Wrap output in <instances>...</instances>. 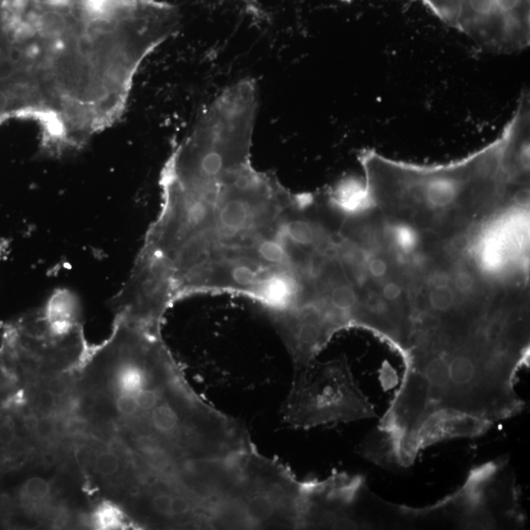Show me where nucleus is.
Masks as SVG:
<instances>
[{"instance_id": "obj_1", "label": "nucleus", "mask_w": 530, "mask_h": 530, "mask_svg": "<svg viewBox=\"0 0 530 530\" xmlns=\"http://www.w3.org/2000/svg\"><path fill=\"white\" fill-rule=\"evenodd\" d=\"M402 359L400 387L359 448L390 468L413 466L439 442L481 436L524 410L515 383L529 364V318L501 310L475 331L417 335Z\"/></svg>"}, {"instance_id": "obj_2", "label": "nucleus", "mask_w": 530, "mask_h": 530, "mask_svg": "<svg viewBox=\"0 0 530 530\" xmlns=\"http://www.w3.org/2000/svg\"><path fill=\"white\" fill-rule=\"evenodd\" d=\"M530 97L524 89L499 137L448 164L398 162L361 152L364 184L381 215L442 243L464 234L495 208L529 193Z\"/></svg>"}, {"instance_id": "obj_3", "label": "nucleus", "mask_w": 530, "mask_h": 530, "mask_svg": "<svg viewBox=\"0 0 530 530\" xmlns=\"http://www.w3.org/2000/svg\"><path fill=\"white\" fill-rule=\"evenodd\" d=\"M451 243L495 293L505 295L527 285L529 193L503 203Z\"/></svg>"}, {"instance_id": "obj_4", "label": "nucleus", "mask_w": 530, "mask_h": 530, "mask_svg": "<svg viewBox=\"0 0 530 530\" xmlns=\"http://www.w3.org/2000/svg\"><path fill=\"white\" fill-rule=\"evenodd\" d=\"M375 408L359 388L346 357L313 361L295 368L282 417L288 427L308 429L376 417Z\"/></svg>"}, {"instance_id": "obj_5", "label": "nucleus", "mask_w": 530, "mask_h": 530, "mask_svg": "<svg viewBox=\"0 0 530 530\" xmlns=\"http://www.w3.org/2000/svg\"><path fill=\"white\" fill-rule=\"evenodd\" d=\"M420 1L446 25L485 50L509 52L522 45L530 34V0Z\"/></svg>"}, {"instance_id": "obj_6", "label": "nucleus", "mask_w": 530, "mask_h": 530, "mask_svg": "<svg viewBox=\"0 0 530 530\" xmlns=\"http://www.w3.org/2000/svg\"><path fill=\"white\" fill-rule=\"evenodd\" d=\"M124 520L122 510L110 503L99 506L94 515V525L99 529H121Z\"/></svg>"}, {"instance_id": "obj_7", "label": "nucleus", "mask_w": 530, "mask_h": 530, "mask_svg": "<svg viewBox=\"0 0 530 530\" xmlns=\"http://www.w3.org/2000/svg\"><path fill=\"white\" fill-rule=\"evenodd\" d=\"M51 486L48 480L41 478H33L27 480L22 488L23 499L29 503H41L48 499Z\"/></svg>"}, {"instance_id": "obj_8", "label": "nucleus", "mask_w": 530, "mask_h": 530, "mask_svg": "<svg viewBox=\"0 0 530 530\" xmlns=\"http://www.w3.org/2000/svg\"><path fill=\"white\" fill-rule=\"evenodd\" d=\"M94 468L104 478H113L120 471L121 459L113 451H101L94 458Z\"/></svg>"}, {"instance_id": "obj_9", "label": "nucleus", "mask_w": 530, "mask_h": 530, "mask_svg": "<svg viewBox=\"0 0 530 530\" xmlns=\"http://www.w3.org/2000/svg\"><path fill=\"white\" fill-rule=\"evenodd\" d=\"M115 405L118 413L123 417L140 418L141 422H143L142 415H141L136 396L129 395V394H119L117 399H116Z\"/></svg>"}, {"instance_id": "obj_10", "label": "nucleus", "mask_w": 530, "mask_h": 530, "mask_svg": "<svg viewBox=\"0 0 530 530\" xmlns=\"http://www.w3.org/2000/svg\"><path fill=\"white\" fill-rule=\"evenodd\" d=\"M35 431L38 439L48 441V440L52 438L55 434V422L48 417H43L36 422Z\"/></svg>"}, {"instance_id": "obj_11", "label": "nucleus", "mask_w": 530, "mask_h": 530, "mask_svg": "<svg viewBox=\"0 0 530 530\" xmlns=\"http://www.w3.org/2000/svg\"><path fill=\"white\" fill-rule=\"evenodd\" d=\"M16 438V429L13 420L6 418L0 424V445L10 446Z\"/></svg>"}, {"instance_id": "obj_12", "label": "nucleus", "mask_w": 530, "mask_h": 530, "mask_svg": "<svg viewBox=\"0 0 530 530\" xmlns=\"http://www.w3.org/2000/svg\"><path fill=\"white\" fill-rule=\"evenodd\" d=\"M38 405L43 413H50L57 407V397L48 389H43L38 396Z\"/></svg>"}, {"instance_id": "obj_13", "label": "nucleus", "mask_w": 530, "mask_h": 530, "mask_svg": "<svg viewBox=\"0 0 530 530\" xmlns=\"http://www.w3.org/2000/svg\"><path fill=\"white\" fill-rule=\"evenodd\" d=\"M0 446H1V445H0Z\"/></svg>"}]
</instances>
